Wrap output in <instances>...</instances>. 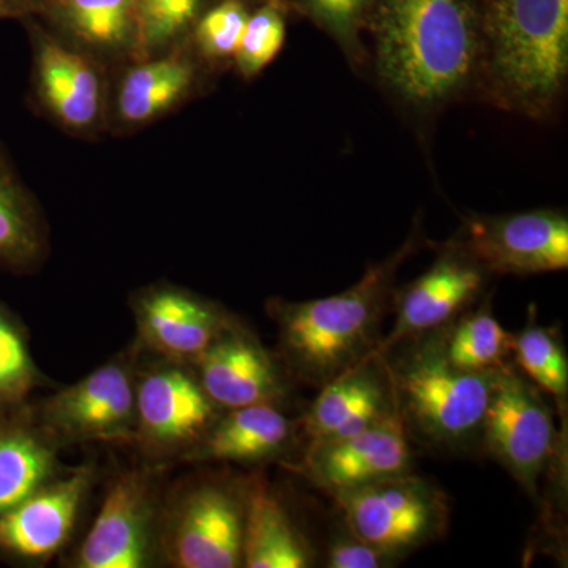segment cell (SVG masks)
Here are the masks:
<instances>
[{"mask_svg":"<svg viewBox=\"0 0 568 568\" xmlns=\"http://www.w3.org/2000/svg\"><path fill=\"white\" fill-rule=\"evenodd\" d=\"M409 239L398 252L373 265L349 290L306 302H278L272 313L280 328L284 364L302 383L323 387L375 353L403 261L413 252Z\"/></svg>","mask_w":568,"mask_h":568,"instance_id":"obj_1","label":"cell"},{"mask_svg":"<svg viewBox=\"0 0 568 568\" xmlns=\"http://www.w3.org/2000/svg\"><path fill=\"white\" fill-rule=\"evenodd\" d=\"M376 47L388 84L407 100L432 103L469 77L477 33L465 0H384Z\"/></svg>","mask_w":568,"mask_h":568,"instance_id":"obj_2","label":"cell"},{"mask_svg":"<svg viewBox=\"0 0 568 568\" xmlns=\"http://www.w3.org/2000/svg\"><path fill=\"white\" fill-rule=\"evenodd\" d=\"M407 435L463 450L480 440L499 369L467 372L448 361L444 327L407 338L384 354Z\"/></svg>","mask_w":568,"mask_h":568,"instance_id":"obj_3","label":"cell"},{"mask_svg":"<svg viewBox=\"0 0 568 568\" xmlns=\"http://www.w3.org/2000/svg\"><path fill=\"white\" fill-rule=\"evenodd\" d=\"M493 67L525 104L547 103L567 77L568 0H496Z\"/></svg>","mask_w":568,"mask_h":568,"instance_id":"obj_4","label":"cell"},{"mask_svg":"<svg viewBox=\"0 0 568 568\" xmlns=\"http://www.w3.org/2000/svg\"><path fill=\"white\" fill-rule=\"evenodd\" d=\"M28 33L33 110L78 140L92 141L108 132L110 67L37 22H28Z\"/></svg>","mask_w":568,"mask_h":568,"instance_id":"obj_5","label":"cell"},{"mask_svg":"<svg viewBox=\"0 0 568 568\" xmlns=\"http://www.w3.org/2000/svg\"><path fill=\"white\" fill-rule=\"evenodd\" d=\"M331 497L355 537L398 559L446 536L450 519L446 493L413 470Z\"/></svg>","mask_w":568,"mask_h":568,"instance_id":"obj_6","label":"cell"},{"mask_svg":"<svg viewBox=\"0 0 568 568\" xmlns=\"http://www.w3.org/2000/svg\"><path fill=\"white\" fill-rule=\"evenodd\" d=\"M541 394L508 362L497 373L478 440L532 497L538 496L559 443L551 407Z\"/></svg>","mask_w":568,"mask_h":568,"instance_id":"obj_7","label":"cell"},{"mask_svg":"<svg viewBox=\"0 0 568 568\" xmlns=\"http://www.w3.org/2000/svg\"><path fill=\"white\" fill-rule=\"evenodd\" d=\"M204 62L189 43L112 69L108 130L134 132L190 102L204 80Z\"/></svg>","mask_w":568,"mask_h":568,"instance_id":"obj_8","label":"cell"},{"mask_svg":"<svg viewBox=\"0 0 568 568\" xmlns=\"http://www.w3.org/2000/svg\"><path fill=\"white\" fill-rule=\"evenodd\" d=\"M413 465L409 435L396 416L355 435L306 447L295 470L332 496L410 473Z\"/></svg>","mask_w":568,"mask_h":568,"instance_id":"obj_9","label":"cell"},{"mask_svg":"<svg viewBox=\"0 0 568 568\" xmlns=\"http://www.w3.org/2000/svg\"><path fill=\"white\" fill-rule=\"evenodd\" d=\"M466 233L463 246L488 272L536 275L568 267V222L558 212L473 220Z\"/></svg>","mask_w":568,"mask_h":568,"instance_id":"obj_10","label":"cell"},{"mask_svg":"<svg viewBox=\"0 0 568 568\" xmlns=\"http://www.w3.org/2000/svg\"><path fill=\"white\" fill-rule=\"evenodd\" d=\"M399 416L386 357L369 354L320 387L302 417L306 447L355 435Z\"/></svg>","mask_w":568,"mask_h":568,"instance_id":"obj_11","label":"cell"},{"mask_svg":"<svg viewBox=\"0 0 568 568\" xmlns=\"http://www.w3.org/2000/svg\"><path fill=\"white\" fill-rule=\"evenodd\" d=\"M487 272L463 245L440 254L399 297L394 325L381 338L375 354L384 355L407 338L457 320L484 290Z\"/></svg>","mask_w":568,"mask_h":568,"instance_id":"obj_12","label":"cell"},{"mask_svg":"<svg viewBox=\"0 0 568 568\" xmlns=\"http://www.w3.org/2000/svg\"><path fill=\"white\" fill-rule=\"evenodd\" d=\"M246 495L230 485L205 484L190 493L171 532V559L182 568L242 566Z\"/></svg>","mask_w":568,"mask_h":568,"instance_id":"obj_13","label":"cell"},{"mask_svg":"<svg viewBox=\"0 0 568 568\" xmlns=\"http://www.w3.org/2000/svg\"><path fill=\"white\" fill-rule=\"evenodd\" d=\"M43 422L63 439L129 436L136 425V387L122 365H104L52 396L44 406Z\"/></svg>","mask_w":568,"mask_h":568,"instance_id":"obj_14","label":"cell"},{"mask_svg":"<svg viewBox=\"0 0 568 568\" xmlns=\"http://www.w3.org/2000/svg\"><path fill=\"white\" fill-rule=\"evenodd\" d=\"M201 387L222 409L278 403L286 396V372L241 325L231 324L196 361Z\"/></svg>","mask_w":568,"mask_h":568,"instance_id":"obj_15","label":"cell"},{"mask_svg":"<svg viewBox=\"0 0 568 568\" xmlns=\"http://www.w3.org/2000/svg\"><path fill=\"white\" fill-rule=\"evenodd\" d=\"M149 485L130 474L115 481L78 556L82 568H140L151 551Z\"/></svg>","mask_w":568,"mask_h":568,"instance_id":"obj_16","label":"cell"},{"mask_svg":"<svg viewBox=\"0 0 568 568\" xmlns=\"http://www.w3.org/2000/svg\"><path fill=\"white\" fill-rule=\"evenodd\" d=\"M91 478V470L80 469L0 515V555L20 559L54 555L69 540Z\"/></svg>","mask_w":568,"mask_h":568,"instance_id":"obj_17","label":"cell"},{"mask_svg":"<svg viewBox=\"0 0 568 568\" xmlns=\"http://www.w3.org/2000/svg\"><path fill=\"white\" fill-rule=\"evenodd\" d=\"M142 338L156 353L194 361L233 324L219 306L174 286H153L136 302Z\"/></svg>","mask_w":568,"mask_h":568,"instance_id":"obj_18","label":"cell"},{"mask_svg":"<svg viewBox=\"0 0 568 568\" xmlns=\"http://www.w3.org/2000/svg\"><path fill=\"white\" fill-rule=\"evenodd\" d=\"M215 410L200 381L179 368L156 369L136 387V425L155 446L197 443Z\"/></svg>","mask_w":568,"mask_h":568,"instance_id":"obj_19","label":"cell"},{"mask_svg":"<svg viewBox=\"0 0 568 568\" xmlns=\"http://www.w3.org/2000/svg\"><path fill=\"white\" fill-rule=\"evenodd\" d=\"M47 10L55 36L111 70L136 58V0H47Z\"/></svg>","mask_w":568,"mask_h":568,"instance_id":"obj_20","label":"cell"},{"mask_svg":"<svg viewBox=\"0 0 568 568\" xmlns=\"http://www.w3.org/2000/svg\"><path fill=\"white\" fill-rule=\"evenodd\" d=\"M294 424L275 403L227 409L197 440L196 458L254 463L274 458L290 446Z\"/></svg>","mask_w":568,"mask_h":568,"instance_id":"obj_21","label":"cell"},{"mask_svg":"<svg viewBox=\"0 0 568 568\" xmlns=\"http://www.w3.org/2000/svg\"><path fill=\"white\" fill-rule=\"evenodd\" d=\"M316 551L282 500L263 481L246 495L242 566L248 568H308Z\"/></svg>","mask_w":568,"mask_h":568,"instance_id":"obj_22","label":"cell"},{"mask_svg":"<svg viewBox=\"0 0 568 568\" xmlns=\"http://www.w3.org/2000/svg\"><path fill=\"white\" fill-rule=\"evenodd\" d=\"M48 248L47 222L36 194L0 142V268L29 274Z\"/></svg>","mask_w":568,"mask_h":568,"instance_id":"obj_23","label":"cell"},{"mask_svg":"<svg viewBox=\"0 0 568 568\" xmlns=\"http://www.w3.org/2000/svg\"><path fill=\"white\" fill-rule=\"evenodd\" d=\"M54 455L28 425L0 424V515L39 491L50 480Z\"/></svg>","mask_w":568,"mask_h":568,"instance_id":"obj_24","label":"cell"},{"mask_svg":"<svg viewBox=\"0 0 568 568\" xmlns=\"http://www.w3.org/2000/svg\"><path fill=\"white\" fill-rule=\"evenodd\" d=\"M514 339L515 334L496 320L489 301L476 310L467 308L444 327V351L448 361L467 372H488L507 365Z\"/></svg>","mask_w":568,"mask_h":568,"instance_id":"obj_25","label":"cell"},{"mask_svg":"<svg viewBox=\"0 0 568 568\" xmlns=\"http://www.w3.org/2000/svg\"><path fill=\"white\" fill-rule=\"evenodd\" d=\"M514 365L534 386L551 395L560 409H566L568 396V358L558 328L537 324L530 313L528 324L515 334Z\"/></svg>","mask_w":568,"mask_h":568,"instance_id":"obj_26","label":"cell"},{"mask_svg":"<svg viewBox=\"0 0 568 568\" xmlns=\"http://www.w3.org/2000/svg\"><path fill=\"white\" fill-rule=\"evenodd\" d=\"M136 6L138 48L134 59H142L186 43V37L196 24L201 0H136Z\"/></svg>","mask_w":568,"mask_h":568,"instance_id":"obj_27","label":"cell"},{"mask_svg":"<svg viewBox=\"0 0 568 568\" xmlns=\"http://www.w3.org/2000/svg\"><path fill=\"white\" fill-rule=\"evenodd\" d=\"M39 384V372L20 325L0 302V409L24 402Z\"/></svg>","mask_w":568,"mask_h":568,"instance_id":"obj_28","label":"cell"},{"mask_svg":"<svg viewBox=\"0 0 568 568\" xmlns=\"http://www.w3.org/2000/svg\"><path fill=\"white\" fill-rule=\"evenodd\" d=\"M248 18L242 3L226 0L196 21L190 47L204 63L230 61L239 50Z\"/></svg>","mask_w":568,"mask_h":568,"instance_id":"obj_29","label":"cell"},{"mask_svg":"<svg viewBox=\"0 0 568 568\" xmlns=\"http://www.w3.org/2000/svg\"><path fill=\"white\" fill-rule=\"evenodd\" d=\"M286 39V24L275 7L267 6L248 18L234 61L242 77L253 78L274 62Z\"/></svg>","mask_w":568,"mask_h":568,"instance_id":"obj_30","label":"cell"},{"mask_svg":"<svg viewBox=\"0 0 568 568\" xmlns=\"http://www.w3.org/2000/svg\"><path fill=\"white\" fill-rule=\"evenodd\" d=\"M383 549L366 544L346 528L335 534L327 548L325 567L328 568H387L399 562Z\"/></svg>","mask_w":568,"mask_h":568,"instance_id":"obj_31","label":"cell"},{"mask_svg":"<svg viewBox=\"0 0 568 568\" xmlns=\"http://www.w3.org/2000/svg\"><path fill=\"white\" fill-rule=\"evenodd\" d=\"M310 3L317 17L323 18L331 28L346 33L353 28L365 0H310Z\"/></svg>","mask_w":568,"mask_h":568,"instance_id":"obj_32","label":"cell"},{"mask_svg":"<svg viewBox=\"0 0 568 568\" xmlns=\"http://www.w3.org/2000/svg\"><path fill=\"white\" fill-rule=\"evenodd\" d=\"M36 0H0V20L28 18L33 11Z\"/></svg>","mask_w":568,"mask_h":568,"instance_id":"obj_33","label":"cell"}]
</instances>
